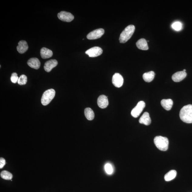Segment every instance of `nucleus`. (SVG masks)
Here are the masks:
<instances>
[{
  "mask_svg": "<svg viewBox=\"0 0 192 192\" xmlns=\"http://www.w3.org/2000/svg\"><path fill=\"white\" fill-rule=\"evenodd\" d=\"M105 170L107 174L111 175L113 172V168L111 164L107 163L105 166Z\"/></svg>",
  "mask_w": 192,
  "mask_h": 192,
  "instance_id": "b1692460",
  "label": "nucleus"
},
{
  "mask_svg": "<svg viewBox=\"0 0 192 192\" xmlns=\"http://www.w3.org/2000/svg\"><path fill=\"white\" fill-rule=\"evenodd\" d=\"M55 90L53 89L47 90L43 94L41 99V102L44 106L48 105L54 98L55 96Z\"/></svg>",
  "mask_w": 192,
  "mask_h": 192,
  "instance_id": "20e7f679",
  "label": "nucleus"
},
{
  "mask_svg": "<svg viewBox=\"0 0 192 192\" xmlns=\"http://www.w3.org/2000/svg\"><path fill=\"white\" fill-rule=\"evenodd\" d=\"M58 65V62L56 59H51L45 63L44 69L45 71L47 72H50L53 68Z\"/></svg>",
  "mask_w": 192,
  "mask_h": 192,
  "instance_id": "9b49d317",
  "label": "nucleus"
},
{
  "mask_svg": "<svg viewBox=\"0 0 192 192\" xmlns=\"http://www.w3.org/2000/svg\"><path fill=\"white\" fill-rule=\"evenodd\" d=\"M27 82V77L25 75H22L19 78L18 84L20 85L25 84Z\"/></svg>",
  "mask_w": 192,
  "mask_h": 192,
  "instance_id": "5701e85b",
  "label": "nucleus"
},
{
  "mask_svg": "<svg viewBox=\"0 0 192 192\" xmlns=\"http://www.w3.org/2000/svg\"><path fill=\"white\" fill-rule=\"evenodd\" d=\"M139 123L141 124H143L147 126L150 125L151 123V119L149 113L147 112L143 113L139 119Z\"/></svg>",
  "mask_w": 192,
  "mask_h": 192,
  "instance_id": "2eb2a0df",
  "label": "nucleus"
},
{
  "mask_svg": "<svg viewBox=\"0 0 192 192\" xmlns=\"http://www.w3.org/2000/svg\"><path fill=\"white\" fill-rule=\"evenodd\" d=\"M155 73L153 71H150L144 73L143 75V79L147 82H150L154 79Z\"/></svg>",
  "mask_w": 192,
  "mask_h": 192,
  "instance_id": "6ab92c4d",
  "label": "nucleus"
},
{
  "mask_svg": "<svg viewBox=\"0 0 192 192\" xmlns=\"http://www.w3.org/2000/svg\"><path fill=\"white\" fill-rule=\"evenodd\" d=\"M40 54L41 57L43 59L49 58L53 56V52L50 49L43 47L40 51Z\"/></svg>",
  "mask_w": 192,
  "mask_h": 192,
  "instance_id": "f3484780",
  "label": "nucleus"
},
{
  "mask_svg": "<svg viewBox=\"0 0 192 192\" xmlns=\"http://www.w3.org/2000/svg\"><path fill=\"white\" fill-rule=\"evenodd\" d=\"M183 71L185 72H186V70L185 69H184Z\"/></svg>",
  "mask_w": 192,
  "mask_h": 192,
  "instance_id": "cd10ccee",
  "label": "nucleus"
},
{
  "mask_svg": "<svg viewBox=\"0 0 192 192\" xmlns=\"http://www.w3.org/2000/svg\"><path fill=\"white\" fill-rule=\"evenodd\" d=\"M104 30L103 29H99L91 32L87 36L89 40H95L100 38L104 34Z\"/></svg>",
  "mask_w": 192,
  "mask_h": 192,
  "instance_id": "423d86ee",
  "label": "nucleus"
},
{
  "mask_svg": "<svg viewBox=\"0 0 192 192\" xmlns=\"http://www.w3.org/2000/svg\"><path fill=\"white\" fill-rule=\"evenodd\" d=\"M98 106L102 109L106 108L109 104L108 98L105 95H101L99 97L97 100Z\"/></svg>",
  "mask_w": 192,
  "mask_h": 192,
  "instance_id": "9d476101",
  "label": "nucleus"
},
{
  "mask_svg": "<svg viewBox=\"0 0 192 192\" xmlns=\"http://www.w3.org/2000/svg\"><path fill=\"white\" fill-rule=\"evenodd\" d=\"M187 75L186 72L183 71L178 72L173 74L172 79L174 82H178L182 81L186 77Z\"/></svg>",
  "mask_w": 192,
  "mask_h": 192,
  "instance_id": "f8f14e48",
  "label": "nucleus"
},
{
  "mask_svg": "<svg viewBox=\"0 0 192 192\" xmlns=\"http://www.w3.org/2000/svg\"><path fill=\"white\" fill-rule=\"evenodd\" d=\"M5 164V159L3 158H0V168L2 169L3 168Z\"/></svg>",
  "mask_w": 192,
  "mask_h": 192,
  "instance_id": "bb28decb",
  "label": "nucleus"
},
{
  "mask_svg": "<svg viewBox=\"0 0 192 192\" xmlns=\"http://www.w3.org/2000/svg\"><path fill=\"white\" fill-rule=\"evenodd\" d=\"M137 48L142 50H147L148 49L147 41L144 39H141L138 40L136 43Z\"/></svg>",
  "mask_w": 192,
  "mask_h": 192,
  "instance_id": "dca6fc26",
  "label": "nucleus"
},
{
  "mask_svg": "<svg viewBox=\"0 0 192 192\" xmlns=\"http://www.w3.org/2000/svg\"><path fill=\"white\" fill-rule=\"evenodd\" d=\"M173 104V101L171 99H163L161 102V104L165 110H170L172 109Z\"/></svg>",
  "mask_w": 192,
  "mask_h": 192,
  "instance_id": "a211bd4d",
  "label": "nucleus"
},
{
  "mask_svg": "<svg viewBox=\"0 0 192 192\" xmlns=\"http://www.w3.org/2000/svg\"><path fill=\"white\" fill-rule=\"evenodd\" d=\"M19 78L18 74L16 73H13L12 74L10 80L12 83H16L18 82Z\"/></svg>",
  "mask_w": 192,
  "mask_h": 192,
  "instance_id": "a878e982",
  "label": "nucleus"
},
{
  "mask_svg": "<svg viewBox=\"0 0 192 192\" xmlns=\"http://www.w3.org/2000/svg\"><path fill=\"white\" fill-rule=\"evenodd\" d=\"M177 172L176 170H171L165 175L164 179L167 181H170L174 179L176 177Z\"/></svg>",
  "mask_w": 192,
  "mask_h": 192,
  "instance_id": "aec40b11",
  "label": "nucleus"
},
{
  "mask_svg": "<svg viewBox=\"0 0 192 192\" xmlns=\"http://www.w3.org/2000/svg\"><path fill=\"white\" fill-rule=\"evenodd\" d=\"M27 64L30 67L36 69H39L41 65L40 61L36 58H32L30 59L28 61Z\"/></svg>",
  "mask_w": 192,
  "mask_h": 192,
  "instance_id": "4468645a",
  "label": "nucleus"
},
{
  "mask_svg": "<svg viewBox=\"0 0 192 192\" xmlns=\"http://www.w3.org/2000/svg\"><path fill=\"white\" fill-rule=\"evenodd\" d=\"M172 28L175 30L178 31L182 29V24L180 22H175L172 25Z\"/></svg>",
  "mask_w": 192,
  "mask_h": 192,
  "instance_id": "393cba45",
  "label": "nucleus"
},
{
  "mask_svg": "<svg viewBox=\"0 0 192 192\" xmlns=\"http://www.w3.org/2000/svg\"><path fill=\"white\" fill-rule=\"evenodd\" d=\"M1 176L2 178L7 180H10L13 178V175L11 173L6 170L2 171L1 173Z\"/></svg>",
  "mask_w": 192,
  "mask_h": 192,
  "instance_id": "4be33fe9",
  "label": "nucleus"
},
{
  "mask_svg": "<svg viewBox=\"0 0 192 192\" xmlns=\"http://www.w3.org/2000/svg\"><path fill=\"white\" fill-rule=\"evenodd\" d=\"M181 120L187 123H192V105L189 104L184 106L180 112Z\"/></svg>",
  "mask_w": 192,
  "mask_h": 192,
  "instance_id": "f257e3e1",
  "label": "nucleus"
},
{
  "mask_svg": "<svg viewBox=\"0 0 192 192\" xmlns=\"http://www.w3.org/2000/svg\"><path fill=\"white\" fill-rule=\"evenodd\" d=\"M146 106L145 103L143 101H140L137 103V105L132 110L131 115L135 118H137L139 116L143 111Z\"/></svg>",
  "mask_w": 192,
  "mask_h": 192,
  "instance_id": "39448f33",
  "label": "nucleus"
},
{
  "mask_svg": "<svg viewBox=\"0 0 192 192\" xmlns=\"http://www.w3.org/2000/svg\"><path fill=\"white\" fill-rule=\"evenodd\" d=\"M19 53L22 54L28 50V45L25 41L22 40L18 43V46L16 47Z\"/></svg>",
  "mask_w": 192,
  "mask_h": 192,
  "instance_id": "ddd939ff",
  "label": "nucleus"
},
{
  "mask_svg": "<svg viewBox=\"0 0 192 192\" xmlns=\"http://www.w3.org/2000/svg\"><path fill=\"white\" fill-rule=\"evenodd\" d=\"M135 26L133 25L126 27L120 34L119 38L120 42L125 43L131 38L135 30Z\"/></svg>",
  "mask_w": 192,
  "mask_h": 192,
  "instance_id": "f03ea898",
  "label": "nucleus"
},
{
  "mask_svg": "<svg viewBox=\"0 0 192 192\" xmlns=\"http://www.w3.org/2000/svg\"><path fill=\"white\" fill-rule=\"evenodd\" d=\"M59 19L63 22H70L74 19V16L69 12L62 11L58 14Z\"/></svg>",
  "mask_w": 192,
  "mask_h": 192,
  "instance_id": "0eeeda50",
  "label": "nucleus"
},
{
  "mask_svg": "<svg viewBox=\"0 0 192 192\" xmlns=\"http://www.w3.org/2000/svg\"><path fill=\"white\" fill-rule=\"evenodd\" d=\"M112 83L115 87L120 88L123 83V78L120 74L116 73L113 76Z\"/></svg>",
  "mask_w": 192,
  "mask_h": 192,
  "instance_id": "1a4fd4ad",
  "label": "nucleus"
},
{
  "mask_svg": "<svg viewBox=\"0 0 192 192\" xmlns=\"http://www.w3.org/2000/svg\"><path fill=\"white\" fill-rule=\"evenodd\" d=\"M103 50L99 47H94L88 49L86 53L90 57H95L99 56L102 54Z\"/></svg>",
  "mask_w": 192,
  "mask_h": 192,
  "instance_id": "6e6552de",
  "label": "nucleus"
},
{
  "mask_svg": "<svg viewBox=\"0 0 192 192\" xmlns=\"http://www.w3.org/2000/svg\"><path fill=\"white\" fill-rule=\"evenodd\" d=\"M84 114L86 118L89 120H92L94 118V111L90 108H86L85 109Z\"/></svg>",
  "mask_w": 192,
  "mask_h": 192,
  "instance_id": "412c9836",
  "label": "nucleus"
},
{
  "mask_svg": "<svg viewBox=\"0 0 192 192\" xmlns=\"http://www.w3.org/2000/svg\"><path fill=\"white\" fill-rule=\"evenodd\" d=\"M154 143L156 147L162 151H166L168 149L169 140L168 138L162 136H157L154 138Z\"/></svg>",
  "mask_w": 192,
  "mask_h": 192,
  "instance_id": "7ed1b4c3",
  "label": "nucleus"
}]
</instances>
